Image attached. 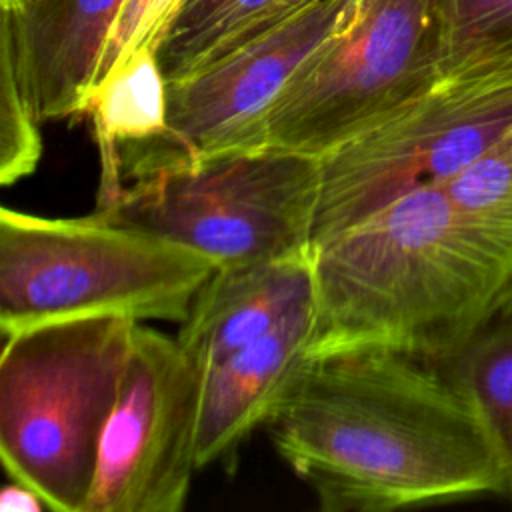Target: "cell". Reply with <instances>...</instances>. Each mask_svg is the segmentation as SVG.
I'll return each instance as SVG.
<instances>
[{
  "mask_svg": "<svg viewBox=\"0 0 512 512\" xmlns=\"http://www.w3.org/2000/svg\"><path fill=\"white\" fill-rule=\"evenodd\" d=\"M264 426L326 512L504 496L476 412L428 360L388 350L308 358Z\"/></svg>",
  "mask_w": 512,
  "mask_h": 512,
  "instance_id": "cell-1",
  "label": "cell"
},
{
  "mask_svg": "<svg viewBox=\"0 0 512 512\" xmlns=\"http://www.w3.org/2000/svg\"><path fill=\"white\" fill-rule=\"evenodd\" d=\"M308 358L388 350L434 364L458 354L498 312L512 266L422 186L312 244Z\"/></svg>",
  "mask_w": 512,
  "mask_h": 512,
  "instance_id": "cell-2",
  "label": "cell"
},
{
  "mask_svg": "<svg viewBox=\"0 0 512 512\" xmlns=\"http://www.w3.org/2000/svg\"><path fill=\"white\" fill-rule=\"evenodd\" d=\"M216 268L212 258L186 244L98 212L46 218L4 206L2 336L84 316L180 324Z\"/></svg>",
  "mask_w": 512,
  "mask_h": 512,
  "instance_id": "cell-3",
  "label": "cell"
},
{
  "mask_svg": "<svg viewBox=\"0 0 512 512\" xmlns=\"http://www.w3.org/2000/svg\"><path fill=\"white\" fill-rule=\"evenodd\" d=\"M136 320L84 316L2 336L0 458L48 510L86 512Z\"/></svg>",
  "mask_w": 512,
  "mask_h": 512,
  "instance_id": "cell-4",
  "label": "cell"
},
{
  "mask_svg": "<svg viewBox=\"0 0 512 512\" xmlns=\"http://www.w3.org/2000/svg\"><path fill=\"white\" fill-rule=\"evenodd\" d=\"M320 184V158L262 144L134 178L94 212L186 244L222 268L312 248Z\"/></svg>",
  "mask_w": 512,
  "mask_h": 512,
  "instance_id": "cell-5",
  "label": "cell"
},
{
  "mask_svg": "<svg viewBox=\"0 0 512 512\" xmlns=\"http://www.w3.org/2000/svg\"><path fill=\"white\" fill-rule=\"evenodd\" d=\"M438 80L434 0H360L284 86L262 140L322 158Z\"/></svg>",
  "mask_w": 512,
  "mask_h": 512,
  "instance_id": "cell-6",
  "label": "cell"
},
{
  "mask_svg": "<svg viewBox=\"0 0 512 512\" xmlns=\"http://www.w3.org/2000/svg\"><path fill=\"white\" fill-rule=\"evenodd\" d=\"M512 126V84L440 78L382 122L320 158L312 244L392 200L464 170Z\"/></svg>",
  "mask_w": 512,
  "mask_h": 512,
  "instance_id": "cell-7",
  "label": "cell"
},
{
  "mask_svg": "<svg viewBox=\"0 0 512 512\" xmlns=\"http://www.w3.org/2000/svg\"><path fill=\"white\" fill-rule=\"evenodd\" d=\"M206 368L178 342L136 322L106 420L86 512H178L198 470Z\"/></svg>",
  "mask_w": 512,
  "mask_h": 512,
  "instance_id": "cell-8",
  "label": "cell"
},
{
  "mask_svg": "<svg viewBox=\"0 0 512 512\" xmlns=\"http://www.w3.org/2000/svg\"><path fill=\"white\" fill-rule=\"evenodd\" d=\"M360 0H316L206 66L168 82V130L124 150V184L206 156L262 146L264 120L300 66L356 12Z\"/></svg>",
  "mask_w": 512,
  "mask_h": 512,
  "instance_id": "cell-9",
  "label": "cell"
},
{
  "mask_svg": "<svg viewBox=\"0 0 512 512\" xmlns=\"http://www.w3.org/2000/svg\"><path fill=\"white\" fill-rule=\"evenodd\" d=\"M2 50L40 122L84 116L126 0H0Z\"/></svg>",
  "mask_w": 512,
  "mask_h": 512,
  "instance_id": "cell-10",
  "label": "cell"
},
{
  "mask_svg": "<svg viewBox=\"0 0 512 512\" xmlns=\"http://www.w3.org/2000/svg\"><path fill=\"white\" fill-rule=\"evenodd\" d=\"M312 248L238 266H222L198 290L176 334L206 370L314 304Z\"/></svg>",
  "mask_w": 512,
  "mask_h": 512,
  "instance_id": "cell-11",
  "label": "cell"
},
{
  "mask_svg": "<svg viewBox=\"0 0 512 512\" xmlns=\"http://www.w3.org/2000/svg\"><path fill=\"white\" fill-rule=\"evenodd\" d=\"M312 324L314 304L206 370L196 446L198 468L228 458L258 424H266L308 360Z\"/></svg>",
  "mask_w": 512,
  "mask_h": 512,
  "instance_id": "cell-12",
  "label": "cell"
},
{
  "mask_svg": "<svg viewBox=\"0 0 512 512\" xmlns=\"http://www.w3.org/2000/svg\"><path fill=\"white\" fill-rule=\"evenodd\" d=\"M84 116L100 156L98 204L116 200L124 180L120 154L162 138L168 130V78L154 46H142L116 62L90 90Z\"/></svg>",
  "mask_w": 512,
  "mask_h": 512,
  "instance_id": "cell-13",
  "label": "cell"
},
{
  "mask_svg": "<svg viewBox=\"0 0 512 512\" xmlns=\"http://www.w3.org/2000/svg\"><path fill=\"white\" fill-rule=\"evenodd\" d=\"M440 366L476 412L512 502V312L496 314Z\"/></svg>",
  "mask_w": 512,
  "mask_h": 512,
  "instance_id": "cell-14",
  "label": "cell"
},
{
  "mask_svg": "<svg viewBox=\"0 0 512 512\" xmlns=\"http://www.w3.org/2000/svg\"><path fill=\"white\" fill-rule=\"evenodd\" d=\"M440 78L512 84V0H434Z\"/></svg>",
  "mask_w": 512,
  "mask_h": 512,
  "instance_id": "cell-15",
  "label": "cell"
},
{
  "mask_svg": "<svg viewBox=\"0 0 512 512\" xmlns=\"http://www.w3.org/2000/svg\"><path fill=\"white\" fill-rule=\"evenodd\" d=\"M278 0H182L156 54L168 82L236 48Z\"/></svg>",
  "mask_w": 512,
  "mask_h": 512,
  "instance_id": "cell-16",
  "label": "cell"
},
{
  "mask_svg": "<svg viewBox=\"0 0 512 512\" xmlns=\"http://www.w3.org/2000/svg\"><path fill=\"white\" fill-rule=\"evenodd\" d=\"M438 186L458 214L512 266V126Z\"/></svg>",
  "mask_w": 512,
  "mask_h": 512,
  "instance_id": "cell-17",
  "label": "cell"
},
{
  "mask_svg": "<svg viewBox=\"0 0 512 512\" xmlns=\"http://www.w3.org/2000/svg\"><path fill=\"white\" fill-rule=\"evenodd\" d=\"M40 120L26 104L8 64L0 62V182L30 176L42 158Z\"/></svg>",
  "mask_w": 512,
  "mask_h": 512,
  "instance_id": "cell-18",
  "label": "cell"
},
{
  "mask_svg": "<svg viewBox=\"0 0 512 512\" xmlns=\"http://www.w3.org/2000/svg\"><path fill=\"white\" fill-rule=\"evenodd\" d=\"M182 0H126L120 20L110 38L98 80L122 58L142 46L158 44L170 18Z\"/></svg>",
  "mask_w": 512,
  "mask_h": 512,
  "instance_id": "cell-19",
  "label": "cell"
},
{
  "mask_svg": "<svg viewBox=\"0 0 512 512\" xmlns=\"http://www.w3.org/2000/svg\"><path fill=\"white\" fill-rule=\"evenodd\" d=\"M46 508L44 498L24 482L12 480L0 492V510L4 512H40Z\"/></svg>",
  "mask_w": 512,
  "mask_h": 512,
  "instance_id": "cell-20",
  "label": "cell"
},
{
  "mask_svg": "<svg viewBox=\"0 0 512 512\" xmlns=\"http://www.w3.org/2000/svg\"><path fill=\"white\" fill-rule=\"evenodd\" d=\"M312 2H316V0H278L266 14H264V18L248 32V36L242 40V42H246V40H250V38H254L256 34H260V32H264V30H268V28H272V26H276L278 22H282V20H286L288 16H292L294 12H298V10H302V8H306L308 4H312ZM240 42V44H242Z\"/></svg>",
  "mask_w": 512,
  "mask_h": 512,
  "instance_id": "cell-21",
  "label": "cell"
},
{
  "mask_svg": "<svg viewBox=\"0 0 512 512\" xmlns=\"http://www.w3.org/2000/svg\"><path fill=\"white\" fill-rule=\"evenodd\" d=\"M510 312H512V280H510L508 288L502 294V300H500V306H498L496 314H510Z\"/></svg>",
  "mask_w": 512,
  "mask_h": 512,
  "instance_id": "cell-22",
  "label": "cell"
}]
</instances>
